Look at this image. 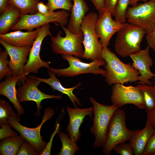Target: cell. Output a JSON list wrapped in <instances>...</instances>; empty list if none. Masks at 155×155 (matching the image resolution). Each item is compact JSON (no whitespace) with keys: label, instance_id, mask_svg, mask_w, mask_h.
<instances>
[{"label":"cell","instance_id":"obj_5","mask_svg":"<svg viewBox=\"0 0 155 155\" xmlns=\"http://www.w3.org/2000/svg\"><path fill=\"white\" fill-rule=\"evenodd\" d=\"M126 116L124 111L119 108L112 117L109 126L106 143L102 152L109 155L117 145L129 140L136 131L128 129L126 125Z\"/></svg>","mask_w":155,"mask_h":155},{"label":"cell","instance_id":"obj_4","mask_svg":"<svg viewBox=\"0 0 155 155\" xmlns=\"http://www.w3.org/2000/svg\"><path fill=\"white\" fill-rule=\"evenodd\" d=\"M98 16L95 12H89L82 23L81 29L84 35L82 43L84 47L83 58L92 61L104 59L102 55L103 47L98 40L95 28Z\"/></svg>","mask_w":155,"mask_h":155},{"label":"cell","instance_id":"obj_40","mask_svg":"<svg viewBox=\"0 0 155 155\" xmlns=\"http://www.w3.org/2000/svg\"><path fill=\"white\" fill-rule=\"evenodd\" d=\"M94 5L99 14L103 12L104 9V0H90Z\"/></svg>","mask_w":155,"mask_h":155},{"label":"cell","instance_id":"obj_15","mask_svg":"<svg viewBox=\"0 0 155 155\" xmlns=\"http://www.w3.org/2000/svg\"><path fill=\"white\" fill-rule=\"evenodd\" d=\"M111 13L107 10L99 14L95 24V28L98 38L103 47H107L113 35L117 32L124 25L112 18Z\"/></svg>","mask_w":155,"mask_h":155},{"label":"cell","instance_id":"obj_3","mask_svg":"<svg viewBox=\"0 0 155 155\" xmlns=\"http://www.w3.org/2000/svg\"><path fill=\"white\" fill-rule=\"evenodd\" d=\"M146 33L144 29L125 23L117 32L114 46L116 53L125 58L138 53L141 50V43Z\"/></svg>","mask_w":155,"mask_h":155},{"label":"cell","instance_id":"obj_32","mask_svg":"<svg viewBox=\"0 0 155 155\" xmlns=\"http://www.w3.org/2000/svg\"><path fill=\"white\" fill-rule=\"evenodd\" d=\"M40 154L29 142L25 140L22 143L17 155H36Z\"/></svg>","mask_w":155,"mask_h":155},{"label":"cell","instance_id":"obj_44","mask_svg":"<svg viewBox=\"0 0 155 155\" xmlns=\"http://www.w3.org/2000/svg\"><path fill=\"white\" fill-rule=\"evenodd\" d=\"M154 85L153 86V87L155 89V73L154 74Z\"/></svg>","mask_w":155,"mask_h":155},{"label":"cell","instance_id":"obj_37","mask_svg":"<svg viewBox=\"0 0 155 155\" xmlns=\"http://www.w3.org/2000/svg\"><path fill=\"white\" fill-rule=\"evenodd\" d=\"M118 0H104V9L109 12L112 16H115Z\"/></svg>","mask_w":155,"mask_h":155},{"label":"cell","instance_id":"obj_38","mask_svg":"<svg viewBox=\"0 0 155 155\" xmlns=\"http://www.w3.org/2000/svg\"><path fill=\"white\" fill-rule=\"evenodd\" d=\"M146 34L145 39L148 45L155 52V26L152 31Z\"/></svg>","mask_w":155,"mask_h":155},{"label":"cell","instance_id":"obj_30","mask_svg":"<svg viewBox=\"0 0 155 155\" xmlns=\"http://www.w3.org/2000/svg\"><path fill=\"white\" fill-rule=\"evenodd\" d=\"M46 5L50 11L53 12L57 9L66 10L69 12L73 6V0H47Z\"/></svg>","mask_w":155,"mask_h":155},{"label":"cell","instance_id":"obj_8","mask_svg":"<svg viewBox=\"0 0 155 155\" xmlns=\"http://www.w3.org/2000/svg\"><path fill=\"white\" fill-rule=\"evenodd\" d=\"M69 16L68 11L63 9L54 11L49 16L45 15L38 12L33 14L21 15L18 21L11 30H26L31 31L35 28L52 22L57 23L61 27L65 26L68 24Z\"/></svg>","mask_w":155,"mask_h":155},{"label":"cell","instance_id":"obj_6","mask_svg":"<svg viewBox=\"0 0 155 155\" xmlns=\"http://www.w3.org/2000/svg\"><path fill=\"white\" fill-rule=\"evenodd\" d=\"M61 27L65 33V36H62L61 31L56 36H51V46L53 52L56 54L70 55L82 57L84 51L82 44L84 39L82 32L74 33L65 26Z\"/></svg>","mask_w":155,"mask_h":155},{"label":"cell","instance_id":"obj_41","mask_svg":"<svg viewBox=\"0 0 155 155\" xmlns=\"http://www.w3.org/2000/svg\"><path fill=\"white\" fill-rule=\"evenodd\" d=\"M147 120L150 123L152 126L155 128V108L147 113Z\"/></svg>","mask_w":155,"mask_h":155},{"label":"cell","instance_id":"obj_29","mask_svg":"<svg viewBox=\"0 0 155 155\" xmlns=\"http://www.w3.org/2000/svg\"><path fill=\"white\" fill-rule=\"evenodd\" d=\"M129 0H118L115 13V20L122 24L126 20V12Z\"/></svg>","mask_w":155,"mask_h":155},{"label":"cell","instance_id":"obj_1","mask_svg":"<svg viewBox=\"0 0 155 155\" xmlns=\"http://www.w3.org/2000/svg\"><path fill=\"white\" fill-rule=\"evenodd\" d=\"M102 55L106 63L105 80L109 86L138 81L140 73L130 63L122 62L107 47H103Z\"/></svg>","mask_w":155,"mask_h":155},{"label":"cell","instance_id":"obj_39","mask_svg":"<svg viewBox=\"0 0 155 155\" xmlns=\"http://www.w3.org/2000/svg\"><path fill=\"white\" fill-rule=\"evenodd\" d=\"M37 9L38 12L46 16L50 15L54 12L50 11L47 6L41 1L38 3Z\"/></svg>","mask_w":155,"mask_h":155},{"label":"cell","instance_id":"obj_17","mask_svg":"<svg viewBox=\"0 0 155 155\" xmlns=\"http://www.w3.org/2000/svg\"><path fill=\"white\" fill-rule=\"evenodd\" d=\"M67 110L69 118V124L66 129L68 133L70 139L77 142L80 138L81 133L80 132V127L85 117L89 116H92L93 108H80L76 107L72 108L67 107Z\"/></svg>","mask_w":155,"mask_h":155},{"label":"cell","instance_id":"obj_23","mask_svg":"<svg viewBox=\"0 0 155 155\" xmlns=\"http://www.w3.org/2000/svg\"><path fill=\"white\" fill-rule=\"evenodd\" d=\"M0 13L1 34L8 33L18 22L22 15L19 9L9 4Z\"/></svg>","mask_w":155,"mask_h":155},{"label":"cell","instance_id":"obj_31","mask_svg":"<svg viewBox=\"0 0 155 155\" xmlns=\"http://www.w3.org/2000/svg\"><path fill=\"white\" fill-rule=\"evenodd\" d=\"M8 53L5 50L1 51L0 54V80L5 76L12 75V71L9 65V60L8 59Z\"/></svg>","mask_w":155,"mask_h":155},{"label":"cell","instance_id":"obj_35","mask_svg":"<svg viewBox=\"0 0 155 155\" xmlns=\"http://www.w3.org/2000/svg\"><path fill=\"white\" fill-rule=\"evenodd\" d=\"M59 124L57 123L54 131L51 134L50 140L48 143H47L40 155H50L51 154L53 139L55 135L59 132Z\"/></svg>","mask_w":155,"mask_h":155},{"label":"cell","instance_id":"obj_25","mask_svg":"<svg viewBox=\"0 0 155 155\" xmlns=\"http://www.w3.org/2000/svg\"><path fill=\"white\" fill-rule=\"evenodd\" d=\"M136 87L142 92L147 113L155 108V89L153 86L147 84H139Z\"/></svg>","mask_w":155,"mask_h":155},{"label":"cell","instance_id":"obj_42","mask_svg":"<svg viewBox=\"0 0 155 155\" xmlns=\"http://www.w3.org/2000/svg\"><path fill=\"white\" fill-rule=\"evenodd\" d=\"M9 0H0V12L1 13L9 5Z\"/></svg>","mask_w":155,"mask_h":155},{"label":"cell","instance_id":"obj_45","mask_svg":"<svg viewBox=\"0 0 155 155\" xmlns=\"http://www.w3.org/2000/svg\"><path fill=\"white\" fill-rule=\"evenodd\" d=\"M153 155H155V153H154V154H153Z\"/></svg>","mask_w":155,"mask_h":155},{"label":"cell","instance_id":"obj_19","mask_svg":"<svg viewBox=\"0 0 155 155\" xmlns=\"http://www.w3.org/2000/svg\"><path fill=\"white\" fill-rule=\"evenodd\" d=\"M20 78L16 75L7 76L5 80L0 83V94L6 97L13 104L18 115L20 116L24 113L23 107L17 98L16 85Z\"/></svg>","mask_w":155,"mask_h":155},{"label":"cell","instance_id":"obj_34","mask_svg":"<svg viewBox=\"0 0 155 155\" xmlns=\"http://www.w3.org/2000/svg\"><path fill=\"white\" fill-rule=\"evenodd\" d=\"M8 123L4 124L0 129V139L2 140L9 137L16 136L18 134L11 128Z\"/></svg>","mask_w":155,"mask_h":155},{"label":"cell","instance_id":"obj_36","mask_svg":"<svg viewBox=\"0 0 155 155\" xmlns=\"http://www.w3.org/2000/svg\"><path fill=\"white\" fill-rule=\"evenodd\" d=\"M155 153V130L150 138L142 155H153Z\"/></svg>","mask_w":155,"mask_h":155},{"label":"cell","instance_id":"obj_7","mask_svg":"<svg viewBox=\"0 0 155 155\" xmlns=\"http://www.w3.org/2000/svg\"><path fill=\"white\" fill-rule=\"evenodd\" d=\"M61 56L68 62L69 66L67 67L59 69L50 67L48 69V71L55 73L58 76L69 77L82 74L92 73L104 77L105 75V70L100 67L106 65L104 59L93 60L90 63H86L72 55H61Z\"/></svg>","mask_w":155,"mask_h":155},{"label":"cell","instance_id":"obj_33","mask_svg":"<svg viewBox=\"0 0 155 155\" xmlns=\"http://www.w3.org/2000/svg\"><path fill=\"white\" fill-rule=\"evenodd\" d=\"M113 150L120 155H132L134 154L131 146L129 144L125 142L119 144L114 148Z\"/></svg>","mask_w":155,"mask_h":155},{"label":"cell","instance_id":"obj_16","mask_svg":"<svg viewBox=\"0 0 155 155\" xmlns=\"http://www.w3.org/2000/svg\"><path fill=\"white\" fill-rule=\"evenodd\" d=\"M150 48L148 45L145 49L129 56L133 61L132 67L140 73V75L138 77L139 81L137 84H152L149 81L154 76V73L150 69L153 65V60L149 55Z\"/></svg>","mask_w":155,"mask_h":155},{"label":"cell","instance_id":"obj_13","mask_svg":"<svg viewBox=\"0 0 155 155\" xmlns=\"http://www.w3.org/2000/svg\"><path fill=\"white\" fill-rule=\"evenodd\" d=\"M42 82L36 79L29 77L26 78L24 83L17 90V98L19 102H21L32 101L36 102L38 116H40V111L41 108V101L46 99H61V95L47 94L40 90L38 88Z\"/></svg>","mask_w":155,"mask_h":155},{"label":"cell","instance_id":"obj_10","mask_svg":"<svg viewBox=\"0 0 155 155\" xmlns=\"http://www.w3.org/2000/svg\"><path fill=\"white\" fill-rule=\"evenodd\" d=\"M54 109L51 107L46 108L40 123L36 127L30 128L21 124L18 120L9 119L8 123L17 131L26 140L29 142L40 152V154L47 143L42 140L40 130L42 125L55 114Z\"/></svg>","mask_w":155,"mask_h":155},{"label":"cell","instance_id":"obj_43","mask_svg":"<svg viewBox=\"0 0 155 155\" xmlns=\"http://www.w3.org/2000/svg\"><path fill=\"white\" fill-rule=\"evenodd\" d=\"M148 0H129V4L132 6H135L137 5V3L138 1H142L145 2Z\"/></svg>","mask_w":155,"mask_h":155},{"label":"cell","instance_id":"obj_24","mask_svg":"<svg viewBox=\"0 0 155 155\" xmlns=\"http://www.w3.org/2000/svg\"><path fill=\"white\" fill-rule=\"evenodd\" d=\"M2 140L0 144V153L2 155L17 154L22 143L26 140L21 135Z\"/></svg>","mask_w":155,"mask_h":155},{"label":"cell","instance_id":"obj_26","mask_svg":"<svg viewBox=\"0 0 155 155\" xmlns=\"http://www.w3.org/2000/svg\"><path fill=\"white\" fill-rule=\"evenodd\" d=\"M40 0H9V4L19 9L22 15L33 14L38 12L37 5Z\"/></svg>","mask_w":155,"mask_h":155},{"label":"cell","instance_id":"obj_18","mask_svg":"<svg viewBox=\"0 0 155 155\" xmlns=\"http://www.w3.org/2000/svg\"><path fill=\"white\" fill-rule=\"evenodd\" d=\"M39 28L34 30L23 32L20 30L0 34V40L11 45L17 47L32 46L36 38Z\"/></svg>","mask_w":155,"mask_h":155},{"label":"cell","instance_id":"obj_27","mask_svg":"<svg viewBox=\"0 0 155 155\" xmlns=\"http://www.w3.org/2000/svg\"><path fill=\"white\" fill-rule=\"evenodd\" d=\"M62 147L58 154L59 155H73L79 150L77 142L71 141L68 135L64 132L59 133Z\"/></svg>","mask_w":155,"mask_h":155},{"label":"cell","instance_id":"obj_12","mask_svg":"<svg viewBox=\"0 0 155 155\" xmlns=\"http://www.w3.org/2000/svg\"><path fill=\"white\" fill-rule=\"evenodd\" d=\"M111 100L113 104L120 108L127 104H132L140 109L144 108L143 94L136 87L116 84L112 86Z\"/></svg>","mask_w":155,"mask_h":155},{"label":"cell","instance_id":"obj_22","mask_svg":"<svg viewBox=\"0 0 155 155\" xmlns=\"http://www.w3.org/2000/svg\"><path fill=\"white\" fill-rule=\"evenodd\" d=\"M48 73L50 76L49 78H41L32 75H30L29 77L34 78L45 82L50 85L53 90L58 91L63 94L67 95L75 107H76L77 104L79 106L82 105L79 98L73 93V90L81 85V82H79L73 87L66 88L62 85L59 80L56 77V73L49 71Z\"/></svg>","mask_w":155,"mask_h":155},{"label":"cell","instance_id":"obj_2","mask_svg":"<svg viewBox=\"0 0 155 155\" xmlns=\"http://www.w3.org/2000/svg\"><path fill=\"white\" fill-rule=\"evenodd\" d=\"M90 100L93 106L94 118L90 131L95 137L94 148L103 147L107 137L109 125L111 118L119 108L113 104L105 105L90 97Z\"/></svg>","mask_w":155,"mask_h":155},{"label":"cell","instance_id":"obj_11","mask_svg":"<svg viewBox=\"0 0 155 155\" xmlns=\"http://www.w3.org/2000/svg\"><path fill=\"white\" fill-rule=\"evenodd\" d=\"M49 24H45L39 27L37 36L31 47L29 58L24 66L23 70L26 76L31 72L37 73L39 69L42 67L49 69L50 67V61H45L40 58V53L42 42L47 36H52Z\"/></svg>","mask_w":155,"mask_h":155},{"label":"cell","instance_id":"obj_21","mask_svg":"<svg viewBox=\"0 0 155 155\" xmlns=\"http://www.w3.org/2000/svg\"><path fill=\"white\" fill-rule=\"evenodd\" d=\"M73 3L71 9V13L67 28L74 33H78L82 31V23L89 8L84 0H73Z\"/></svg>","mask_w":155,"mask_h":155},{"label":"cell","instance_id":"obj_14","mask_svg":"<svg viewBox=\"0 0 155 155\" xmlns=\"http://www.w3.org/2000/svg\"><path fill=\"white\" fill-rule=\"evenodd\" d=\"M0 43L4 47L10 57L9 66L12 75H16L24 84L26 78L23 70L24 63L27 60L31 48L30 46L17 47L8 44L0 40Z\"/></svg>","mask_w":155,"mask_h":155},{"label":"cell","instance_id":"obj_9","mask_svg":"<svg viewBox=\"0 0 155 155\" xmlns=\"http://www.w3.org/2000/svg\"><path fill=\"white\" fill-rule=\"evenodd\" d=\"M126 16L129 23L145 30L146 33L150 32L155 26V0L128 7Z\"/></svg>","mask_w":155,"mask_h":155},{"label":"cell","instance_id":"obj_20","mask_svg":"<svg viewBox=\"0 0 155 155\" xmlns=\"http://www.w3.org/2000/svg\"><path fill=\"white\" fill-rule=\"evenodd\" d=\"M155 130L150 122L147 120L144 127L141 130H136L131 137L129 144L132 147L135 155H141Z\"/></svg>","mask_w":155,"mask_h":155},{"label":"cell","instance_id":"obj_28","mask_svg":"<svg viewBox=\"0 0 155 155\" xmlns=\"http://www.w3.org/2000/svg\"><path fill=\"white\" fill-rule=\"evenodd\" d=\"M20 117L16 114L10 104L7 101L1 99L0 100V125L8 123L9 119H15L20 120Z\"/></svg>","mask_w":155,"mask_h":155}]
</instances>
